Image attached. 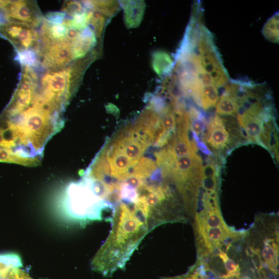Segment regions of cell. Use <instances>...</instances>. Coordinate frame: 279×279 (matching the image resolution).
Masks as SVG:
<instances>
[{
    "label": "cell",
    "mask_w": 279,
    "mask_h": 279,
    "mask_svg": "<svg viewBox=\"0 0 279 279\" xmlns=\"http://www.w3.org/2000/svg\"><path fill=\"white\" fill-rule=\"evenodd\" d=\"M176 159L195 153L187 137L186 133L183 129L179 131L178 139L172 148H169Z\"/></svg>",
    "instance_id": "cell-9"
},
{
    "label": "cell",
    "mask_w": 279,
    "mask_h": 279,
    "mask_svg": "<svg viewBox=\"0 0 279 279\" xmlns=\"http://www.w3.org/2000/svg\"><path fill=\"white\" fill-rule=\"evenodd\" d=\"M65 14L63 13H51L46 16L44 19L48 22L53 24H61L63 22L65 18Z\"/></svg>",
    "instance_id": "cell-20"
},
{
    "label": "cell",
    "mask_w": 279,
    "mask_h": 279,
    "mask_svg": "<svg viewBox=\"0 0 279 279\" xmlns=\"http://www.w3.org/2000/svg\"><path fill=\"white\" fill-rule=\"evenodd\" d=\"M71 76L70 69L48 73L42 80L43 89L66 104L70 96Z\"/></svg>",
    "instance_id": "cell-3"
},
{
    "label": "cell",
    "mask_w": 279,
    "mask_h": 279,
    "mask_svg": "<svg viewBox=\"0 0 279 279\" xmlns=\"http://www.w3.org/2000/svg\"><path fill=\"white\" fill-rule=\"evenodd\" d=\"M65 202L67 213L72 219L82 223L101 221L103 212L109 211L108 204L94 195L83 178L69 186Z\"/></svg>",
    "instance_id": "cell-1"
},
{
    "label": "cell",
    "mask_w": 279,
    "mask_h": 279,
    "mask_svg": "<svg viewBox=\"0 0 279 279\" xmlns=\"http://www.w3.org/2000/svg\"><path fill=\"white\" fill-rule=\"evenodd\" d=\"M228 135L222 118L216 116L210 124L208 142L213 148H223L227 143Z\"/></svg>",
    "instance_id": "cell-8"
},
{
    "label": "cell",
    "mask_w": 279,
    "mask_h": 279,
    "mask_svg": "<svg viewBox=\"0 0 279 279\" xmlns=\"http://www.w3.org/2000/svg\"><path fill=\"white\" fill-rule=\"evenodd\" d=\"M17 266L12 269L9 274V279H33L26 272Z\"/></svg>",
    "instance_id": "cell-19"
},
{
    "label": "cell",
    "mask_w": 279,
    "mask_h": 279,
    "mask_svg": "<svg viewBox=\"0 0 279 279\" xmlns=\"http://www.w3.org/2000/svg\"><path fill=\"white\" fill-rule=\"evenodd\" d=\"M0 30L18 49L27 51L38 40V35L31 27L15 22L8 23Z\"/></svg>",
    "instance_id": "cell-5"
},
{
    "label": "cell",
    "mask_w": 279,
    "mask_h": 279,
    "mask_svg": "<svg viewBox=\"0 0 279 279\" xmlns=\"http://www.w3.org/2000/svg\"><path fill=\"white\" fill-rule=\"evenodd\" d=\"M219 99L218 88L213 86L204 87L200 99V106L204 109L214 107Z\"/></svg>",
    "instance_id": "cell-11"
},
{
    "label": "cell",
    "mask_w": 279,
    "mask_h": 279,
    "mask_svg": "<svg viewBox=\"0 0 279 279\" xmlns=\"http://www.w3.org/2000/svg\"><path fill=\"white\" fill-rule=\"evenodd\" d=\"M205 234L207 237L214 242H220L225 237L224 230L221 227H206Z\"/></svg>",
    "instance_id": "cell-13"
},
{
    "label": "cell",
    "mask_w": 279,
    "mask_h": 279,
    "mask_svg": "<svg viewBox=\"0 0 279 279\" xmlns=\"http://www.w3.org/2000/svg\"><path fill=\"white\" fill-rule=\"evenodd\" d=\"M264 37L271 42L279 43V13L277 12L268 21L262 29Z\"/></svg>",
    "instance_id": "cell-10"
},
{
    "label": "cell",
    "mask_w": 279,
    "mask_h": 279,
    "mask_svg": "<svg viewBox=\"0 0 279 279\" xmlns=\"http://www.w3.org/2000/svg\"><path fill=\"white\" fill-rule=\"evenodd\" d=\"M10 272H11V271H10ZM10 273H9V274H10ZM9 274L8 277H7V278H6L5 279H9Z\"/></svg>",
    "instance_id": "cell-22"
},
{
    "label": "cell",
    "mask_w": 279,
    "mask_h": 279,
    "mask_svg": "<svg viewBox=\"0 0 279 279\" xmlns=\"http://www.w3.org/2000/svg\"><path fill=\"white\" fill-rule=\"evenodd\" d=\"M262 108L259 102L249 104L245 111L239 114L238 119L249 138L254 141L260 139L263 126Z\"/></svg>",
    "instance_id": "cell-6"
},
{
    "label": "cell",
    "mask_w": 279,
    "mask_h": 279,
    "mask_svg": "<svg viewBox=\"0 0 279 279\" xmlns=\"http://www.w3.org/2000/svg\"><path fill=\"white\" fill-rule=\"evenodd\" d=\"M19 59L22 65L30 67L37 64L35 54L32 52L23 51L19 53Z\"/></svg>",
    "instance_id": "cell-16"
},
{
    "label": "cell",
    "mask_w": 279,
    "mask_h": 279,
    "mask_svg": "<svg viewBox=\"0 0 279 279\" xmlns=\"http://www.w3.org/2000/svg\"><path fill=\"white\" fill-rule=\"evenodd\" d=\"M263 258L268 262H273L277 255V252L274 247L270 244H266L262 252Z\"/></svg>",
    "instance_id": "cell-18"
},
{
    "label": "cell",
    "mask_w": 279,
    "mask_h": 279,
    "mask_svg": "<svg viewBox=\"0 0 279 279\" xmlns=\"http://www.w3.org/2000/svg\"><path fill=\"white\" fill-rule=\"evenodd\" d=\"M6 14L13 22L31 27L38 26L42 20L40 11L35 3L27 1H9L5 6Z\"/></svg>",
    "instance_id": "cell-2"
},
{
    "label": "cell",
    "mask_w": 279,
    "mask_h": 279,
    "mask_svg": "<svg viewBox=\"0 0 279 279\" xmlns=\"http://www.w3.org/2000/svg\"><path fill=\"white\" fill-rule=\"evenodd\" d=\"M200 161L195 153L178 158L172 167L174 178L178 182L186 180L192 169L199 164Z\"/></svg>",
    "instance_id": "cell-7"
},
{
    "label": "cell",
    "mask_w": 279,
    "mask_h": 279,
    "mask_svg": "<svg viewBox=\"0 0 279 279\" xmlns=\"http://www.w3.org/2000/svg\"><path fill=\"white\" fill-rule=\"evenodd\" d=\"M175 120L173 113H168L162 119L159 124L163 129L167 131L172 130L175 126Z\"/></svg>",
    "instance_id": "cell-17"
},
{
    "label": "cell",
    "mask_w": 279,
    "mask_h": 279,
    "mask_svg": "<svg viewBox=\"0 0 279 279\" xmlns=\"http://www.w3.org/2000/svg\"><path fill=\"white\" fill-rule=\"evenodd\" d=\"M205 223L208 227L223 226V222L221 215L215 212H211L208 216Z\"/></svg>",
    "instance_id": "cell-15"
},
{
    "label": "cell",
    "mask_w": 279,
    "mask_h": 279,
    "mask_svg": "<svg viewBox=\"0 0 279 279\" xmlns=\"http://www.w3.org/2000/svg\"><path fill=\"white\" fill-rule=\"evenodd\" d=\"M203 123L202 120L199 119L194 122L192 125V128L194 131L196 133H200L203 129Z\"/></svg>",
    "instance_id": "cell-21"
},
{
    "label": "cell",
    "mask_w": 279,
    "mask_h": 279,
    "mask_svg": "<svg viewBox=\"0 0 279 279\" xmlns=\"http://www.w3.org/2000/svg\"><path fill=\"white\" fill-rule=\"evenodd\" d=\"M42 55L44 64L55 69L65 66L74 58L71 44L65 41L46 44Z\"/></svg>",
    "instance_id": "cell-4"
},
{
    "label": "cell",
    "mask_w": 279,
    "mask_h": 279,
    "mask_svg": "<svg viewBox=\"0 0 279 279\" xmlns=\"http://www.w3.org/2000/svg\"><path fill=\"white\" fill-rule=\"evenodd\" d=\"M220 257L223 260L225 269L228 272L229 276H237L239 275V267L234 261L228 258L227 254L222 252Z\"/></svg>",
    "instance_id": "cell-12"
},
{
    "label": "cell",
    "mask_w": 279,
    "mask_h": 279,
    "mask_svg": "<svg viewBox=\"0 0 279 279\" xmlns=\"http://www.w3.org/2000/svg\"><path fill=\"white\" fill-rule=\"evenodd\" d=\"M82 7L81 5L75 2H68L64 3L62 11L63 13L71 16H75L81 13Z\"/></svg>",
    "instance_id": "cell-14"
}]
</instances>
